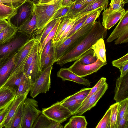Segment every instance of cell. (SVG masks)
I'll use <instances>...</instances> for the list:
<instances>
[{"label": "cell", "mask_w": 128, "mask_h": 128, "mask_svg": "<svg viewBox=\"0 0 128 128\" xmlns=\"http://www.w3.org/2000/svg\"><path fill=\"white\" fill-rule=\"evenodd\" d=\"M107 34V29L102 25L100 20L95 21L83 39L75 47L60 57L56 62V64L62 66L78 59L99 39L105 38Z\"/></svg>", "instance_id": "6da1fadb"}, {"label": "cell", "mask_w": 128, "mask_h": 128, "mask_svg": "<svg viewBox=\"0 0 128 128\" xmlns=\"http://www.w3.org/2000/svg\"><path fill=\"white\" fill-rule=\"evenodd\" d=\"M62 0H53L46 3L34 5V11L37 20L36 29L32 36L37 38L56 11L61 6Z\"/></svg>", "instance_id": "7a4b0ae2"}, {"label": "cell", "mask_w": 128, "mask_h": 128, "mask_svg": "<svg viewBox=\"0 0 128 128\" xmlns=\"http://www.w3.org/2000/svg\"><path fill=\"white\" fill-rule=\"evenodd\" d=\"M94 22L81 27L59 45L55 46L56 62L79 43L90 31Z\"/></svg>", "instance_id": "3957f363"}, {"label": "cell", "mask_w": 128, "mask_h": 128, "mask_svg": "<svg viewBox=\"0 0 128 128\" xmlns=\"http://www.w3.org/2000/svg\"><path fill=\"white\" fill-rule=\"evenodd\" d=\"M33 38L30 35L18 30L8 42L0 44V59L13 53H16L29 40Z\"/></svg>", "instance_id": "277c9868"}, {"label": "cell", "mask_w": 128, "mask_h": 128, "mask_svg": "<svg viewBox=\"0 0 128 128\" xmlns=\"http://www.w3.org/2000/svg\"><path fill=\"white\" fill-rule=\"evenodd\" d=\"M38 101L26 98L24 100L21 128H32L33 125L42 111L38 108Z\"/></svg>", "instance_id": "5b68a950"}, {"label": "cell", "mask_w": 128, "mask_h": 128, "mask_svg": "<svg viewBox=\"0 0 128 128\" xmlns=\"http://www.w3.org/2000/svg\"><path fill=\"white\" fill-rule=\"evenodd\" d=\"M34 5L26 0L16 8L7 20L13 27L18 28L34 12Z\"/></svg>", "instance_id": "8992f818"}, {"label": "cell", "mask_w": 128, "mask_h": 128, "mask_svg": "<svg viewBox=\"0 0 128 128\" xmlns=\"http://www.w3.org/2000/svg\"><path fill=\"white\" fill-rule=\"evenodd\" d=\"M36 40L37 39L35 38L30 39L16 54L14 57V66L8 80L23 71L29 53Z\"/></svg>", "instance_id": "52a82bcc"}, {"label": "cell", "mask_w": 128, "mask_h": 128, "mask_svg": "<svg viewBox=\"0 0 128 128\" xmlns=\"http://www.w3.org/2000/svg\"><path fill=\"white\" fill-rule=\"evenodd\" d=\"M53 65L49 66L41 73L31 87L30 95L33 98L42 93H46L50 87L51 74Z\"/></svg>", "instance_id": "ba28073f"}, {"label": "cell", "mask_w": 128, "mask_h": 128, "mask_svg": "<svg viewBox=\"0 0 128 128\" xmlns=\"http://www.w3.org/2000/svg\"><path fill=\"white\" fill-rule=\"evenodd\" d=\"M42 113L50 119L60 124L72 116L71 112L60 102L50 107L43 108Z\"/></svg>", "instance_id": "9c48e42d"}, {"label": "cell", "mask_w": 128, "mask_h": 128, "mask_svg": "<svg viewBox=\"0 0 128 128\" xmlns=\"http://www.w3.org/2000/svg\"><path fill=\"white\" fill-rule=\"evenodd\" d=\"M106 62H103L97 59L94 62L88 64H83L77 60L68 68L72 72L82 77H84L96 72Z\"/></svg>", "instance_id": "30bf717a"}, {"label": "cell", "mask_w": 128, "mask_h": 128, "mask_svg": "<svg viewBox=\"0 0 128 128\" xmlns=\"http://www.w3.org/2000/svg\"><path fill=\"white\" fill-rule=\"evenodd\" d=\"M16 53L9 54L0 59V88L9 78L14 65V57Z\"/></svg>", "instance_id": "8fae6325"}, {"label": "cell", "mask_w": 128, "mask_h": 128, "mask_svg": "<svg viewBox=\"0 0 128 128\" xmlns=\"http://www.w3.org/2000/svg\"><path fill=\"white\" fill-rule=\"evenodd\" d=\"M125 11L124 8L114 10L109 8L106 9L102 14V25L107 30L110 29L120 19Z\"/></svg>", "instance_id": "7c38bea8"}, {"label": "cell", "mask_w": 128, "mask_h": 128, "mask_svg": "<svg viewBox=\"0 0 128 128\" xmlns=\"http://www.w3.org/2000/svg\"><path fill=\"white\" fill-rule=\"evenodd\" d=\"M108 87V84L106 82L98 90L89 97L80 106L74 115H81L95 106L104 95Z\"/></svg>", "instance_id": "4fadbf2b"}, {"label": "cell", "mask_w": 128, "mask_h": 128, "mask_svg": "<svg viewBox=\"0 0 128 128\" xmlns=\"http://www.w3.org/2000/svg\"><path fill=\"white\" fill-rule=\"evenodd\" d=\"M114 100L116 102L128 98V72L124 76L120 77L116 81Z\"/></svg>", "instance_id": "5bb4252c"}, {"label": "cell", "mask_w": 128, "mask_h": 128, "mask_svg": "<svg viewBox=\"0 0 128 128\" xmlns=\"http://www.w3.org/2000/svg\"><path fill=\"white\" fill-rule=\"evenodd\" d=\"M57 76L63 81H72L88 87L90 86L91 82L88 80L78 76L68 68H61L57 72Z\"/></svg>", "instance_id": "9a60e30c"}, {"label": "cell", "mask_w": 128, "mask_h": 128, "mask_svg": "<svg viewBox=\"0 0 128 128\" xmlns=\"http://www.w3.org/2000/svg\"><path fill=\"white\" fill-rule=\"evenodd\" d=\"M29 92L26 93L16 96L10 105L8 114L2 124L1 128H8L9 124L21 103L27 98Z\"/></svg>", "instance_id": "2e32d148"}, {"label": "cell", "mask_w": 128, "mask_h": 128, "mask_svg": "<svg viewBox=\"0 0 128 128\" xmlns=\"http://www.w3.org/2000/svg\"><path fill=\"white\" fill-rule=\"evenodd\" d=\"M16 96L14 90L8 87L0 88V110L9 107Z\"/></svg>", "instance_id": "e0dca14e"}, {"label": "cell", "mask_w": 128, "mask_h": 128, "mask_svg": "<svg viewBox=\"0 0 128 128\" xmlns=\"http://www.w3.org/2000/svg\"><path fill=\"white\" fill-rule=\"evenodd\" d=\"M128 30V10L120 19L118 23L107 39L108 42L113 41L124 32Z\"/></svg>", "instance_id": "ac0fdd59"}, {"label": "cell", "mask_w": 128, "mask_h": 128, "mask_svg": "<svg viewBox=\"0 0 128 128\" xmlns=\"http://www.w3.org/2000/svg\"><path fill=\"white\" fill-rule=\"evenodd\" d=\"M61 124L49 118L42 113L34 122L32 128H63Z\"/></svg>", "instance_id": "d6986e66"}, {"label": "cell", "mask_w": 128, "mask_h": 128, "mask_svg": "<svg viewBox=\"0 0 128 128\" xmlns=\"http://www.w3.org/2000/svg\"><path fill=\"white\" fill-rule=\"evenodd\" d=\"M40 55L39 50L36 54L27 71L24 73L26 76L31 79L33 83L41 73L40 70Z\"/></svg>", "instance_id": "ffe728a7"}, {"label": "cell", "mask_w": 128, "mask_h": 128, "mask_svg": "<svg viewBox=\"0 0 128 128\" xmlns=\"http://www.w3.org/2000/svg\"><path fill=\"white\" fill-rule=\"evenodd\" d=\"M36 17L34 11L30 16L18 28V30L19 31L30 35L32 37L36 30Z\"/></svg>", "instance_id": "44dd1931"}, {"label": "cell", "mask_w": 128, "mask_h": 128, "mask_svg": "<svg viewBox=\"0 0 128 128\" xmlns=\"http://www.w3.org/2000/svg\"><path fill=\"white\" fill-rule=\"evenodd\" d=\"M94 56L103 62H106V49L104 39H99L91 48Z\"/></svg>", "instance_id": "7402d4cb"}, {"label": "cell", "mask_w": 128, "mask_h": 128, "mask_svg": "<svg viewBox=\"0 0 128 128\" xmlns=\"http://www.w3.org/2000/svg\"><path fill=\"white\" fill-rule=\"evenodd\" d=\"M108 2V0H95L82 10L74 19L83 16L101 7L104 6L107 8Z\"/></svg>", "instance_id": "603a6c76"}, {"label": "cell", "mask_w": 128, "mask_h": 128, "mask_svg": "<svg viewBox=\"0 0 128 128\" xmlns=\"http://www.w3.org/2000/svg\"><path fill=\"white\" fill-rule=\"evenodd\" d=\"M87 122L84 116L75 115L72 116L64 128H86Z\"/></svg>", "instance_id": "cb8c5ba5"}, {"label": "cell", "mask_w": 128, "mask_h": 128, "mask_svg": "<svg viewBox=\"0 0 128 128\" xmlns=\"http://www.w3.org/2000/svg\"><path fill=\"white\" fill-rule=\"evenodd\" d=\"M24 105V101L19 106L9 124L8 128H21Z\"/></svg>", "instance_id": "d4e9b609"}, {"label": "cell", "mask_w": 128, "mask_h": 128, "mask_svg": "<svg viewBox=\"0 0 128 128\" xmlns=\"http://www.w3.org/2000/svg\"><path fill=\"white\" fill-rule=\"evenodd\" d=\"M113 66L120 70V76L122 77L128 72V53L116 60L112 62Z\"/></svg>", "instance_id": "484cf974"}, {"label": "cell", "mask_w": 128, "mask_h": 128, "mask_svg": "<svg viewBox=\"0 0 128 128\" xmlns=\"http://www.w3.org/2000/svg\"><path fill=\"white\" fill-rule=\"evenodd\" d=\"M18 29L10 24L0 32V44H2L10 40L16 34Z\"/></svg>", "instance_id": "4316f807"}, {"label": "cell", "mask_w": 128, "mask_h": 128, "mask_svg": "<svg viewBox=\"0 0 128 128\" xmlns=\"http://www.w3.org/2000/svg\"><path fill=\"white\" fill-rule=\"evenodd\" d=\"M25 75L23 71H22L7 80L2 86L8 87L16 92Z\"/></svg>", "instance_id": "83f0119b"}, {"label": "cell", "mask_w": 128, "mask_h": 128, "mask_svg": "<svg viewBox=\"0 0 128 128\" xmlns=\"http://www.w3.org/2000/svg\"><path fill=\"white\" fill-rule=\"evenodd\" d=\"M33 84L31 79L25 75L17 90L16 92V96L24 94L30 92Z\"/></svg>", "instance_id": "f1b7e54d"}, {"label": "cell", "mask_w": 128, "mask_h": 128, "mask_svg": "<svg viewBox=\"0 0 128 128\" xmlns=\"http://www.w3.org/2000/svg\"><path fill=\"white\" fill-rule=\"evenodd\" d=\"M56 53L54 44L53 43L49 51L45 58L40 70L41 73L49 66L56 62Z\"/></svg>", "instance_id": "f546056e"}, {"label": "cell", "mask_w": 128, "mask_h": 128, "mask_svg": "<svg viewBox=\"0 0 128 128\" xmlns=\"http://www.w3.org/2000/svg\"><path fill=\"white\" fill-rule=\"evenodd\" d=\"M88 5L80 3L74 2L69 7V9L66 16H68L70 19H74Z\"/></svg>", "instance_id": "4dcf8cb0"}, {"label": "cell", "mask_w": 128, "mask_h": 128, "mask_svg": "<svg viewBox=\"0 0 128 128\" xmlns=\"http://www.w3.org/2000/svg\"><path fill=\"white\" fill-rule=\"evenodd\" d=\"M60 102L62 105L69 110L71 112L72 116H73L81 105L82 101L71 100H62Z\"/></svg>", "instance_id": "1f68e13d"}, {"label": "cell", "mask_w": 128, "mask_h": 128, "mask_svg": "<svg viewBox=\"0 0 128 128\" xmlns=\"http://www.w3.org/2000/svg\"><path fill=\"white\" fill-rule=\"evenodd\" d=\"M70 20V19L68 16L61 18V21L58 25L53 40L54 43L58 41Z\"/></svg>", "instance_id": "d6a6232c"}, {"label": "cell", "mask_w": 128, "mask_h": 128, "mask_svg": "<svg viewBox=\"0 0 128 128\" xmlns=\"http://www.w3.org/2000/svg\"><path fill=\"white\" fill-rule=\"evenodd\" d=\"M59 19H54L50 22L47 25L42 32L37 38L39 42V48L41 47L45 38L55 26Z\"/></svg>", "instance_id": "836d02e7"}, {"label": "cell", "mask_w": 128, "mask_h": 128, "mask_svg": "<svg viewBox=\"0 0 128 128\" xmlns=\"http://www.w3.org/2000/svg\"><path fill=\"white\" fill-rule=\"evenodd\" d=\"M97 58L94 55L93 50L90 49L84 53L78 59L83 64H88L95 62Z\"/></svg>", "instance_id": "e575fe53"}, {"label": "cell", "mask_w": 128, "mask_h": 128, "mask_svg": "<svg viewBox=\"0 0 128 128\" xmlns=\"http://www.w3.org/2000/svg\"><path fill=\"white\" fill-rule=\"evenodd\" d=\"M36 39V41L29 53L24 66L23 71L24 74L27 71L30 65L32 62L36 54L39 50V42L38 39Z\"/></svg>", "instance_id": "d590c367"}, {"label": "cell", "mask_w": 128, "mask_h": 128, "mask_svg": "<svg viewBox=\"0 0 128 128\" xmlns=\"http://www.w3.org/2000/svg\"><path fill=\"white\" fill-rule=\"evenodd\" d=\"M92 88H82L77 92L66 97L62 100H75L82 101L83 102L88 96Z\"/></svg>", "instance_id": "8d00e7d4"}, {"label": "cell", "mask_w": 128, "mask_h": 128, "mask_svg": "<svg viewBox=\"0 0 128 128\" xmlns=\"http://www.w3.org/2000/svg\"><path fill=\"white\" fill-rule=\"evenodd\" d=\"M90 13L86 14L83 16L80 17L78 18H75L76 19V20L74 23L70 31L68 34L66 38L63 40V42L65 39L72 35L81 27L88 17Z\"/></svg>", "instance_id": "74e56055"}, {"label": "cell", "mask_w": 128, "mask_h": 128, "mask_svg": "<svg viewBox=\"0 0 128 128\" xmlns=\"http://www.w3.org/2000/svg\"><path fill=\"white\" fill-rule=\"evenodd\" d=\"M118 102H116L110 106L111 113L110 128H117V120Z\"/></svg>", "instance_id": "f35d334b"}, {"label": "cell", "mask_w": 128, "mask_h": 128, "mask_svg": "<svg viewBox=\"0 0 128 128\" xmlns=\"http://www.w3.org/2000/svg\"><path fill=\"white\" fill-rule=\"evenodd\" d=\"M111 113V109L109 108L96 128H110Z\"/></svg>", "instance_id": "ab89813d"}, {"label": "cell", "mask_w": 128, "mask_h": 128, "mask_svg": "<svg viewBox=\"0 0 128 128\" xmlns=\"http://www.w3.org/2000/svg\"><path fill=\"white\" fill-rule=\"evenodd\" d=\"M117 120V124L125 114L128 112V98L118 102Z\"/></svg>", "instance_id": "60d3db41"}, {"label": "cell", "mask_w": 128, "mask_h": 128, "mask_svg": "<svg viewBox=\"0 0 128 128\" xmlns=\"http://www.w3.org/2000/svg\"><path fill=\"white\" fill-rule=\"evenodd\" d=\"M61 18H59L55 26L44 40L41 47L39 48V52L41 54L45 46L51 40H53L58 25L61 21Z\"/></svg>", "instance_id": "b9f144b4"}, {"label": "cell", "mask_w": 128, "mask_h": 128, "mask_svg": "<svg viewBox=\"0 0 128 128\" xmlns=\"http://www.w3.org/2000/svg\"><path fill=\"white\" fill-rule=\"evenodd\" d=\"M15 9L9 7L2 3L0 0V18L7 20L13 13Z\"/></svg>", "instance_id": "7bdbcfd3"}, {"label": "cell", "mask_w": 128, "mask_h": 128, "mask_svg": "<svg viewBox=\"0 0 128 128\" xmlns=\"http://www.w3.org/2000/svg\"><path fill=\"white\" fill-rule=\"evenodd\" d=\"M106 78L104 77L101 78L95 85L92 88L86 98L82 102V104L91 96L96 92L106 82Z\"/></svg>", "instance_id": "ee69618b"}, {"label": "cell", "mask_w": 128, "mask_h": 128, "mask_svg": "<svg viewBox=\"0 0 128 128\" xmlns=\"http://www.w3.org/2000/svg\"><path fill=\"white\" fill-rule=\"evenodd\" d=\"M53 42V40H50L44 46L40 54V72L44 59L48 55Z\"/></svg>", "instance_id": "f6af8a7d"}, {"label": "cell", "mask_w": 128, "mask_h": 128, "mask_svg": "<svg viewBox=\"0 0 128 128\" xmlns=\"http://www.w3.org/2000/svg\"><path fill=\"white\" fill-rule=\"evenodd\" d=\"M69 9V7H61L56 11L53 15L50 20V22L54 19L66 16Z\"/></svg>", "instance_id": "bcb514c9"}, {"label": "cell", "mask_w": 128, "mask_h": 128, "mask_svg": "<svg viewBox=\"0 0 128 128\" xmlns=\"http://www.w3.org/2000/svg\"><path fill=\"white\" fill-rule=\"evenodd\" d=\"M125 4L124 0H111L109 8L112 10H116L124 8Z\"/></svg>", "instance_id": "7dc6e473"}, {"label": "cell", "mask_w": 128, "mask_h": 128, "mask_svg": "<svg viewBox=\"0 0 128 128\" xmlns=\"http://www.w3.org/2000/svg\"><path fill=\"white\" fill-rule=\"evenodd\" d=\"M115 41V44H118L127 42H128V30L120 35Z\"/></svg>", "instance_id": "c3c4849f"}, {"label": "cell", "mask_w": 128, "mask_h": 128, "mask_svg": "<svg viewBox=\"0 0 128 128\" xmlns=\"http://www.w3.org/2000/svg\"><path fill=\"white\" fill-rule=\"evenodd\" d=\"M117 128H128V112L120 120L117 124Z\"/></svg>", "instance_id": "681fc988"}, {"label": "cell", "mask_w": 128, "mask_h": 128, "mask_svg": "<svg viewBox=\"0 0 128 128\" xmlns=\"http://www.w3.org/2000/svg\"><path fill=\"white\" fill-rule=\"evenodd\" d=\"M10 106L0 114V128H1L2 124L8 114Z\"/></svg>", "instance_id": "f907efd6"}, {"label": "cell", "mask_w": 128, "mask_h": 128, "mask_svg": "<svg viewBox=\"0 0 128 128\" xmlns=\"http://www.w3.org/2000/svg\"><path fill=\"white\" fill-rule=\"evenodd\" d=\"M26 0H11L12 7L13 9H15Z\"/></svg>", "instance_id": "816d5d0a"}, {"label": "cell", "mask_w": 128, "mask_h": 128, "mask_svg": "<svg viewBox=\"0 0 128 128\" xmlns=\"http://www.w3.org/2000/svg\"><path fill=\"white\" fill-rule=\"evenodd\" d=\"M10 24L6 19L0 18V31Z\"/></svg>", "instance_id": "f5cc1de1"}, {"label": "cell", "mask_w": 128, "mask_h": 128, "mask_svg": "<svg viewBox=\"0 0 128 128\" xmlns=\"http://www.w3.org/2000/svg\"><path fill=\"white\" fill-rule=\"evenodd\" d=\"M72 0H62L61 4L62 7H70L73 3Z\"/></svg>", "instance_id": "db71d44e"}, {"label": "cell", "mask_w": 128, "mask_h": 128, "mask_svg": "<svg viewBox=\"0 0 128 128\" xmlns=\"http://www.w3.org/2000/svg\"><path fill=\"white\" fill-rule=\"evenodd\" d=\"M95 0H77L74 2L88 4Z\"/></svg>", "instance_id": "11a10c76"}, {"label": "cell", "mask_w": 128, "mask_h": 128, "mask_svg": "<svg viewBox=\"0 0 128 128\" xmlns=\"http://www.w3.org/2000/svg\"><path fill=\"white\" fill-rule=\"evenodd\" d=\"M1 1L2 3L4 4L9 7L12 8V6L11 0H1Z\"/></svg>", "instance_id": "9f6ffc18"}, {"label": "cell", "mask_w": 128, "mask_h": 128, "mask_svg": "<svg viewBox=\"0 0 128 128\" xmlns=\"http://www.w3.org/2000/svg\"><path fill=\"white\" fill-rule=\"evenodd\" d=\"M28 0L32 4L34 5L38 4L39 3L40 0Z\"/></svg>", "instance_id": "6f0895ef"}, {"label": "cell", "mask_w": 128, "mask_h": 128, "mask_svg": "<svg viewBox=\"0 0 128 128\" xmlns=\"http://www.w3.org/2000/svg\"><path fill=\"white\" fill-rule=\"evenodd\" d=\"M53 0H40L38 4H44L48 3Z\"/></svg>", "instance_id": "680465c9"}, {"label": "cell", "mask_w": 128, "mask_h": 128, "mask_svg": "<svg viewBox=\"0 0 128 128\" xmlns=\"http://www.w3.org/2000/svg\"><path fill=\"white\" fill-rule=\"evenodd\" d=\"M124 0L125 4L128 2V0Z\"/></svg>", "instance_id": "91938a15"}, {"label": "cell", "mask_w": 128, "mask_h": 128, "mask_svg": "<svg viewBox=\"0 0 128 128\" xmlns=\"http://www.w3.org/2000/svg\"><path fill=\"white\" fill-rule=\"evenodd\" d=\"M6 108H5V109H2V110H0V114L4 110L6 109Z\"/></svg>", "instance_id": "94428289"}, {"label": "cell", "mask_w": 128, "mask_h": 128, "mask_svg": "<svg viewBox=\"0 0 128 128\" xmlns=\"http://www.w3.org/2000/svg\"><path fill=\"white\" fill-rule=\"evenodd\" d=\"M77 0H72V2L73 3L76 1Z\"/></svg>", "instance_id": "6125c7cd"}, {"label": "cell", "mask_w": 128, "mask_h": 128, "mask_svg": "<svg viewBox=\"0 0 128 128\" xmlns=\"http://www.w3.org/2000/svg\"></svg>", "instance_id": "be15d7a7"}]
</instances>
